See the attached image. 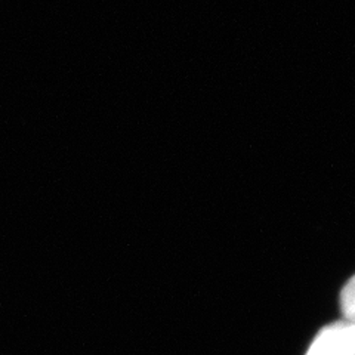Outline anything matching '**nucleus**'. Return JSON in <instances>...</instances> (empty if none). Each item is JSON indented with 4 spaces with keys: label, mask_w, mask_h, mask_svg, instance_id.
<instances>
[{
    "label": "nucleus",
    "mask_w": 355,
    "mask_h": 355,
    "mask_svg": "<svg viewBox=\"0 0 355 355\" xmlns=\"http://www.w3.org/2000/svg\"><path fill=\"white\" fill-rule=\"evenodd\" d=\"M340 308L345 320L355 324V275L342 288Z\"/></svg>",
    "instance_id": "f03ea898"
},
{
    "label": "nucleus",
    "mask_w": 355,
    "mask_h": 355,
    "mask_svg": "<svg viewBox=\"0 0 355 355\" xmlns=\"http://www.w3.org/2000/svg\"><path fill=\"white\" fill-rule=\"evenodd\" d=\"M305 355H355V324L343 320L324 327Z\"/></svg>",
    "instance_id": "f257e3e1"
}]
</instances>
